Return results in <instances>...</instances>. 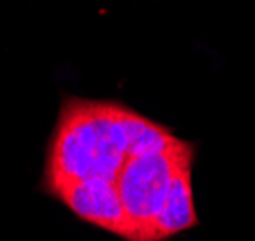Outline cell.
Wrapping results in <instances>:
<instances>
[{"mask_svg":"<svg viewBox=\"0 0 255 241\" xmlns=\"http://www.w3.org/2000/svg\"><path fill=\"white\" fill-rule=\"evenodd\" d=\"M121 111L119 103L65 100L46 166L48 190L87 178L115 184L128 157Z\"/></svg>","mask_w":255,"mask_h":241,"instance_id":"1","label":"cell"},{"mask_svg":"<svg viewBox=\"0 0 255 241\" xmlns=\"http://www.w3.org/2000/svg\"><path fill=\"white\" fill-rule=\"evenodd\" d=\"M188 142L177 140L165 152L127 157L115 188L130 224V241H150V230L165 203L171 178Z\"/></svg>","mask_w":255,"mask_h":241,"instance_id":"2","label":"cell"},{"mask_svg":"<svg viewBox=\"0 0 255 241\" xmlns=\"http://www.w3.org/2000/svg\"><path fill=\"white\" fill-rule=\"evenodd\" d=\"M50 191L83 220L130 241V224L115 184L102 178H87L58 184Z\"/></svg>","mask_w":255,"mask_h":241,"instance_id":"3","label":"cell"},{"mask_svg":"<svg viewBox=\"0 0 255 241\" xmlns=\"http://www.w3.org/2000/svg\"><path fill=\"white\" fill-rule=\"evenodd\" d=\"M192 159L194 148L186 144L175 166L165 203L152 224L150 241H163L198 224V215L192 197Z\"/></svg>","mask_w":255,"mask_h":241,"instance_id":"4","label":"cell"},{"mask_svg":"<svg viewBox=\"0 0 255 241\" xmlns=\"http://www.w3.org/2000/svg\"><path fill=\"white\" fill-rule=\"evenodd\" d=\"M121 121L127 136V155H146V153L165 152L179 138H175L165 127L142 117L140 113L123 107Z\"/></svg>","mask_w":255,"mask_h":241,"instance_id":"5","label":"cell"}]
</instances>
